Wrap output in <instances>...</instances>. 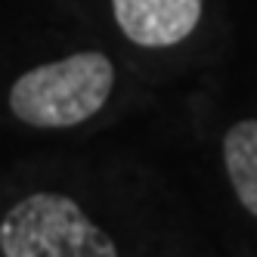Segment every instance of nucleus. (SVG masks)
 I'll return each mask as SVG.
<instances>
[{"label":"nucleus","instance_id":"nucleus-4","mask_svg":"<svg viewBox=\"0 0 257 257\" xmlns=\"http://www.w3.org/2000/svg\"><path fill=\"white\" fill-rule=\"evenodd\" d=\"M223 161L238 201L257 217V118L238 121L226 131Z\"/></svg>","mask_w":257,"mask_h":257},{"label":"nucleus","instance_id":"nucleus-2","mask_svg":"<svg viewBox=\"0 0 257 257\" xmlns=\"http://www.w3.org/2000/svg\"><path fill=\"white\" fill-rule=\"evenodd\" d=\"M7 257H115L118 248L78 201L59 192H34L7 211L0 223Z\"/></svg>","mask_w":257,"mask_h":257},{"label":"nucleus","instance_id":"nucleus-3","mask_svg":"<svg viewBox=\"0 0 257 257\" xmlns=\"http://www.w3.org/2000/svg\"><path fill=\"white\" fill-rule=\"evenodd\" d=\"M115 22L140 47H174L201 19V0H112Z\"/></svg>","mask_w":257,"mask_h":257},{"label":"nucleus","instance_id":"nucleus-1","mask_svg":"<svg viewBox=\"0 0 257 257\" xmlns=\"http://www.w3.org/2000/svg\"><path fill=\"white\" fill-rule=\"evenodd\" d=\"M112 84L108 56L87 50L25 71L10 90V108L31 127H75L105 105Z\"/></svg>","mask_w":257,"mask_h":257}]
</instances>
